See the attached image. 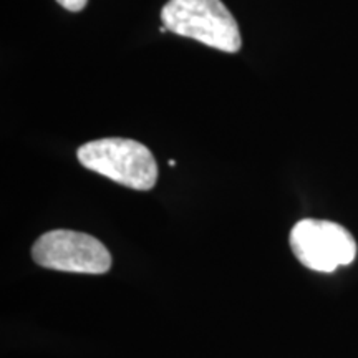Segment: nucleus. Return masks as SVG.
<instances>
[{
    "mask_svg": "<svg viewBox=\"0 0 358 358\" xmlns=\"http://www.w3.org/2000/svg\"><path fill=\"white\" fill-rule=\"evenodd\" d=\"M169 32L187 37L224 53L241 50L239 25L221 0H169L161 10Z\"/></svg>",
    "mask_w": 358,
    "mask_h": 358,
    "instance_id": "1",
    "label": "nucleus"
},
{
    "mask_svg": "<svg viewBox=\"0 0 358 358\" xmlns=\"http://www.w3.org/2000/svg\"><path fill=\"white\" fill-rule=\"evenodd\" d=\"M34 261L45 268L80 274H105L111 267L108 249L85 232L57 229L40 236L32 248Z\"/></svg>",
    "mask_w": 358,
    "mask_h": 358,
    "instance_id": "4",
    "label": "nucleus"
},
{
    "mask_svg": "<svg viewBox=\"0 0 358 358\" xmlns=\"http://www.w3.org/2000/svg\"><path fill=\"white\" fill-rule=\"evenodd\" d=\"M290 249L303 266L334 272L357 257V243L345 227L324 219H302L290 231Z\"/></svg>",
    "mask_w": 358,
    "mask_h": 358,
    "instance_id": "3",
    "label": "nucleus"
},
{
    "mask_svg": "<svg viewBox=\"0 0 358 358\" xmlns=\"http://www.w3.org/2000/svg\"><path fill=\"white\" fill-rule=\"evenodd\" d=\"M77 158L83 168L131 189H153L158 181V164L153 153L128 138H103L85 143L78 148Z\"/></svg>",
    "mask_w": 358,
    "mask_h": 358,
    "instance_id": "2",
    "label": "nucleus"
},
{
    "mask_svg": "<svg viewBox=\"0 0 358 358\" xmlns=\"http://www.w3.org/2000/svg\"><path fill=\"white\" fill-rule=\"evenodd\" d=\"M57 3L69 12H82L87 7L88 0H57Z\"/></svg>",
    "mask_w": 358,
    "mask_h": 358,
    "instance_id": "5",
    "label": "nucleus"
}]
</instances>
